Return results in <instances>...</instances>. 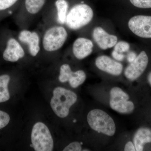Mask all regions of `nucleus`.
Returning a JSON list of instances; mask_svg holds the SVG:
<instances>
[{
  "mask_svg": "<svg viewBox=\"0 0 151 151\" xmlns=\"http://www.w3.org/2000/svg\"><path fill=\"white\" fill-rule=\"evenodd\" d=\"M10 79L8 74L0 76V103L6 102L10 99L8 85Z\"/></svg>",
  "mask_w": 151,
  "mask_h": 151,
  "instance_id": "obj_19",
  "label": "nucleus"
},
{
  "mask_svg": "<svg viewBox=\"0 0 151 151\" xmlns=\"http://www.w3.org/2000/svg\"><path fill=\"white\" fill-rule=\"evenodd\" d=\"M129 44L127 42L122 41L117 42L114 46V50L118 52L123 53L129 51Z\"/></svg>",
  "mask_w": 151,
  "mask_h": 151,
  "instance_id": "obj_21",
  "label": "nucleus"
},
{
  "mask_svg": "<svg viewBox=\"0 0 151 151\" xmlns=\"http://www.w3.org/2000/svg\"><path fill=\"white\" fill-rule=\"evenodd\" d=\"M87 121L90 128L95 132L109 137L116 133V126L113 118L101 109L91 110L87 115Z\"/></svg>",
  "mask_w": 151,
  "mask_h": 151,
  "instance_id": "obj_8",
  "label": "nucleus"
},
{
  "mask_svg": "<svg viewBox=\"0 0 151 151\" xmlns=\"http://www.w3.org/2000/svg\"><path fill=\"white\" fill-rule=\"evenodd\" d=\"M137 57V55L135 52H131L128 55L127 60L129 61V62L131 63L136 59Z\"/></svg>",
  "mask_w": 151,
  "mask_h": 151,
  "instance_id": "obj_26",
  "label": "nucleus"
},
{
  "mask_svg": "<svg viewBox=\"0 0 151 151\" xmlns=\"http://www.w3.org/2000/svg\"><path fill=\"white\" fill-rule=\"evenodd\" d=\"M148 62V57L145 52H141L136 59L126 68L124 70L125 77L130 81H135L144 73Z\"/></svg>",
  "mask_w": 151,
  "mask_h": 151,
  "instance_id": "obj_13",
  "label": "nucleus"
},
{
  "mask_svg": "<svg viewBox=\"0 0 151 151\" xmlns=\"http://www.w3.org/2000/svg\"><path fill=\"white\" fill-rule=\"evenodd\" d=\"M42 26L34 30L29 29H19L15 32L27 56L36 58L41 54Z\"/></svg>",
  "mask_w": 151,
  "mask_h": 151,
  "instance_id": "obj_6",
  "label": "nucleus"
},
{
  "mask_svg": "<svg viewBox=\"0 0 151 151\" xmlns=\"http://www.w3.org/2000/svg\"><path fill=\"white\" fill-rule=\"evenodd\" d=\"M129 94L119 87H114L110 91V106L113 110L121 113L128 114L134 111V105L129 100Z\"/></svg>",
  "mask_w": 151,
  "mask_h": 151,
  "instance_id": "obj_10",
  "label": "nucleus"
},
{
  "mask_svg": "<svg viewBox=\"0 0 151 151\" xmlns=\"http://www.w3.org/2000/svg\"><path fill=\"white\" fill-rule=\"evenodd\" d=\"M77 100V95L73 91L58 87L53 90L50 105L57 116L65 118L68 116L70 108Z\"/></svg>",
  "mask_w": 151,
  "mask_h": 151,
  "instance_id": "obj_5",
  "label": "nucleus"
},
{
  "mask_svg": "<svg viewBox=\"0 0 151 151\" xmlns=\"http://www.w3.org/2000/svg\"><path fill=\"white\" fill-rule=\"evenodd\" d=\"M22 0H0V21L13 15L19 7Z\"/></svg>",
  "mask_w": 151,
  "mask_h": 151,
  "instance_id": "obj_18",
  "label": "nucleus"
},
{
  "mask_svg": "<svg viewBox=\"0 0 151 151\" xmlns=\"http://www.w3.org/2000/svg\"><path fill=\"white\" fill-rule=\"evenodd\" d=\"M82 143L75 142L70 143L63 149L64 151H82Z\"/></svg>",
  "mask_w": 151,
  "mask_h": 151,
  "instance_id": "obj_23",
  "label": "nucleus"
},
{
  "mask_svg": "<svg viewBox=\"0 0 151 151\" xmlns=\"http://www.w3.org/2000/svg\"><path fill=\"white\" fill-rule=\"evenodd\" d=\"M92 37L99 47L103 50L112 48L118 42V37L116 36L108 33L100 27L93 29Z\"/></svg>",
  "mask_w": 151,
  "mask_h": 151,
  "instance_id": "obj_15",
  "label": "nucleus"
},
{
  "mask_svg": "<svg viewBox=\"0 0 151 151\" xmlns=\"http://www.w3.org/2000/svg\"><path fill=\"white\" fill-rule=\"evenodd\" d=\"M33 148L36 151H52L53 141L50 132L46 125L42 122L36 123L31 134Z\"/></svg>",
  "mask_w": 151,
  "mask_h": 151,
  "instance_id": "obj_9",
  "label": "nucleus"
},
{
  "mask_svg": "<svg viewBox=\"0 0 151 151\" xmlns=\"http://www.w3.org/2000/svg\"><path fill=\"white\" fill-rule=\"evenodd\" d=\"M128 26L133 33L138 37L151 38V16L137 15L132 17Z\"/></svg>",
  "mask_w": 151,
  "mask_h": 151,
  "instance_id": "obj_12",
  "label": "nucleus"
},
{
  "mask_svg": "<svg viewBox=\"0 0 151 151\" xmlns=\"http://www.w3.org/2000/svg\"><path fill=\"white\" fill-rule=\"evenodd\" d=\"M151 143V129L147 127H142L135 133L133 143L136 150L142 151L145 145Z\"/></svg>",
  "mask_w": 151,
  "mask_h": 151,
  "instance_id": "obj_17",
  "label": "nucleus"
},
{
  "mask_svg": "<svg viewBox=\"0 0 151 151\" xmlns=\"http://www.w3.org/2000/svg\"><path fill=\"white\" fill-rule=\"evenodd\" d=\"M112 56L114 59L119 61H123L124 58V55L123 53L118 52L114 50L112 52Z\"/></svg>",
  "mask_w": 151,
  "mask_h": 151,
  "instance_id": "obj_24",
  "label": "nucleus"
},
{
  "mask_svg": "<svg viewBox=\"0 0 151 151\" xmlns=\"http://www.w3.org/2000/svg\"><path fill=\"white\" fill-rule=\"evenodd\" d=\"M124 150L125 151H135L134 145V143L131 141H129L125 145L124 147Z\"/></svg>",
  "mask_w": 151,
  "mask_h": 151,
  "instance_id": "obj_25",
  "label": "nucleus"
},
{
  "mask_svg": "<svg viewBox=\"0 0 151 151\" xmlns=\"http://www.w3.org/2000/svg\"><path fill=\"white\" fill-rule=\"evenodd\" d=\"M58 80L61 83L69 82L71 87L76 88L84 83L86 78L84 70L73 71L69 64L64 63L60 66Z\"/></svg>",
  "mask_w": 151,
  "mask_h": 151,
  "instance_id": "obj_11",
  "label": "nucleus"
},
{
  "mask_svg": "<svg viewBox=\"0 0 151 151\" xmlns=\"http://www.w3.org/2000/svg\"><path fill=\"white\" fill-rule=\"evenodd\" d=\"M42 24L41 54H56L62 48L68 37L67 27L64 25L44 26Z\"/></svg>",
  "mask_w": 151,
  "mask_h": 151,
  "instance_id": "obj_1",
  "label": "nucleus"
},
{
  "mask_svg": "<svg viewBox=\"0 0 151 151\" xmlns=\"http://www.w3.org/2000/svg\"><path fill=\"white\" fill-rule=\"evenodd\" d=\"M93 17L94 12L92 8L81 2L69 9L64 25L70 30H78L89 24Z\"/></svg>",
  "mask_w": 151,
  "mask_h": 151,
  "instance_id": "obj_4",
  "label": "nucleus"
},
{
  "mask_svg": "<svg viewBox=\"0 0 151 151\" xmlns=\"http://www.w3.org/2000/svg\"><path fill=\"white\" fill-rule=\"evenodd\" d=\"M135 7L142 9L151 8V0H130Z\"/></svg>",
  "mask_w": 151,
  "mask_h": 151,
  "instance_id": "obj_20",
  "label": "nucleus"
},
{
  "mask_svg": "<svg viewBox=\"0 0 151 151\" xmlns=\"http://www.w3.org/2000/svg\"><path fill=\"white\" fill-rule=\"evenodd\" d=\"M47 0H22L13 15L14 20L19 29H29L33 22L41 16Z\"/></svg>",
  "mask_w": 151,
  "mask_h": 151,
  "instance_id": "obj_2",
  "label": "nucleus"
},
{
  "mask_svg": "<svg viewBox=\"0 0 151 151\" xmlns=\"http://www.w3.org/2000/svg\"><path fill=\"white\" fill-rule=\"evenodd\" d=\"M147 79L149 83L151 86V72L149 73Z\"/></svg>",
  "mask_w": 151,
  "mask_h": 151,
  "instance_id": "obj_27",
  "label": "nucleus"
},
{
  "mask_svg": "<svg viewBox=\"0 0 151 151\" xmlns=\"http://www.w3.org/2000/svg\"><path fill=\"white\" fill-rule=\"evenodd\" d=\"M69 10L67 0H54L47 4L42 14V24L44 26L65 24Z\"/></svg>",
  "mask_w": 151,
  "mask_h": 151,
  "instance_id": "obj_7",
  "label": "nucleus"
},
{
  "mask_svg": "<svg viewBox=\"0 0 151 151\" xmlns=\"http://www.w3.org/2000/svg\"><path fill=\"white\" fill-rule=\"evenodd\" d=\"M95 63L98 69L111 75L118 76L123 71V66L122 63L107 55L98 57Z\"/></svg>",
  "mask_w": 151,
  "mask_h": 151,
  "instance_id": "obj_14",
  "label": "nucleus"
},
{
  "mask_svg": "<svg viewBox=\"0 0 151 151\" xmlns=\"http://www.w3.org/2000/svg\"><path fill=\"white\" fill-rule=\"evenodd\" d=\"M93 47V42L90 40L85 37H78L73 42L71 51L73 56L80 60L91 55Z\"/></svg>",
  "mask_w": 151,
  "mask_h": 151,
  "instance_id": "obj_16",
  "label": "nucleus"
},
{
  "mask_svg": "<svg viewBox=\"0 0 151 151\" xmlns=\"http://www.w3.org/2000/svg\"><path fill=\"white\" fill-rule=\"evenodd\" d=\"M10 118L9 114L0 111V129L6 127L10 122Z\"/></svg>",
  "mask_w": 151,
  "mask_h": 151,
  "instance_id": "obj_22",
  "label": "nucleus"
},
{
  "mask_svg": "<svg viewBox=\"0 0 151 151\" xmlns=\"http://www.w3.org/2000/svg\"><path fill=\"white\" fill-rule=\"evenodd\" d=\"M0 50L6 61L17 62L27 56L15 32L5 29L0 33Z\"/></svg>",
  "mask_w": 151,
  "mask_h": 151,
  "instance_id": "obj_3",
  "label": "nucleus"
}]
</instances>
